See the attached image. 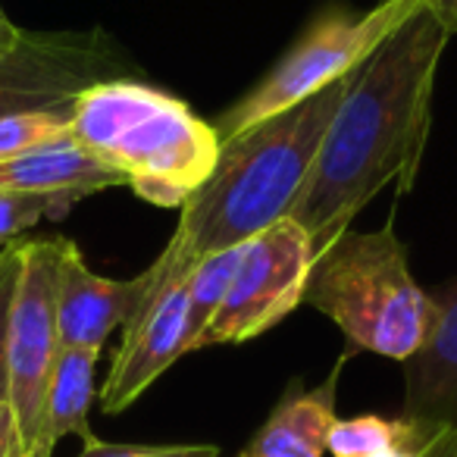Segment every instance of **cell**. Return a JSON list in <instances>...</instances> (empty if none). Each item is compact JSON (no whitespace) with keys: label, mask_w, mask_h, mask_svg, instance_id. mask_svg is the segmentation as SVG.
I'll return each instance as SVG.
<instances>
[{"label":"cell","mask_w":457,"mask_h":457,"mask_svg":"<svg viewBox=\"0 0 457 457\" xmlns=\"http://www.w3.org/2000/svg\"><path fill=\"white\" fill-rule=\"evenodd\" d=\"M448 29L432 10L413 16L354 76L332 113L292 220L323 254L354 216L395 185L413 188L432 129V97Z\"/></svg>","instance_id":"obj_1"},{"label":"cell","mask_w":457,"mask_h":457,"mask_svg":"<svg viewBox=\"0 0 457 457\" xmlns=\"http://www.w3.org/2000/svg\"><path fill=\"white\" fill-rule=\"evenodd\" d=\"M354 76L222 141L216 170L185 201L182 220L166 245L182 267L191 270V263L213 251L251 242L292 213L326 126Z\"/></svg>","instance_id":"obj_2"},{"label":"cell","mask_w":457,"mask_h":457,"mask_svg":"<svg viewBox=\"0 0 457 457\" xmlns=\"http://www.w3.org/2000/svg\"><path fill=\"white\" fill-rule=\"evenodd\" d=\"M70 132L154 207L182 210L222 151L216 126L182 97L126 76L85 88L70 110Z\"/></svg>","instance_id":"obj_3"},{"label":"cell","mask_w":457,"mask_h":457,"mask_svg":"<svg viewBox=\"0 0 457 457\" xmlns=\"http://www.w3.org/2000/svg\"><path fill=\"white\" fill-rule=\"evenodd\" d=\"M304 301L342 329L348 351L411 361L436 323V298L413 279L395 226L345 228L317 254Z\"/></svg>","instance_id":"obj_4"},{"label":"cell","mask_w":457,"mask_h":457,"mask_svg":"<svg viewBox=\"0 0 457 457\" xmlns=\"http://www.w3.org/2000/svg\"><path fill=\"white\" fill-rule=\"evenodd\" d=\"M423 10H429V0H379L370 10L329 7L320 13L282 54L279 63L213 122L220 141L236 138L270 116L286 113L307 97L354 76L398 29Z\"/></svg>","instance_id":"obj_5"},{"label":"cell","mask_w":457,"mask_h":457,"mask_svg":"<svg viewBox=\"0 0 457 457\" xmlns=\"http://www.w3.org/2000/svg\"><path fill=\"white\" fill-rule=\"evenodd\" d=\"M57 261L60 238L22 242L20 282L7 336V411L13 426L10 457H54L47 436V386L57 361Z\"/></svg>","instance_id":"obj_6"},{"label":"cell","mask_w":457,"mask_h":457,"mask_svg":"<svg viewBox=\"0 0 457 457\" xmlns=\"http://www.w3.org/2000/svg\"><path fill=\"white\" fill-rule=\"evenodd\" d=\"M313 263L317 251L292 216L245 242L236 279L191 351L245 345L276 329L295 307L304 304Z\"/></svg>","instance_id":"obj_7"},{"label":"cell","mask_w":457,"mask_h":457,"mask_svg":"<svg viewBox=\"0 0 457 457\" xmlns=\"http://www.w3.org/2000/svg\"><path fill=\"white\" fill-rule=\"evenodd\" d=\"M185 273L188 267H182L166 248L145 270V288L122 323V342L97 395L104 413H122L132 407L179 357L191 354L195 329Z\"/></svg>","instance_id":"obj_8"},{"label":"cell","mask_w":457,"mask_h":457,"mask_svg":"<svg viewBox=\"0 0 457 457\" xmlns=\"http://www.w3.org/2000/svg\"><path fill=\"white\" fill-rule=\"evenodd\" d=\"M120 47L101 32H26L0 57V116L66 113L85 88L120 79Z\"/></svg>","instance_id":"obj_9"},{"label":"cell","mask_w":457,"mask_h":457,"mask_svg":"<svg viewBox=\"0 0 457 457\" xmlns=\"http://www.w3.org/2000/svg\"><path fill=\"white\" fill-rule=\"evenodd\" d=\"M145 288V273L135 279H107L85 263L70 238H60L57 261V338L60 348H97L132 313Z\"/></svg>","instance_id":"obj_10"},{"label":"cell","mask_w":457,"mask_h":457,"mask_svg":"<svg viewBox=\"0 0 457 457\" xmlns=\"http://www.w3.org/2000/svg\"><path fill=\"white\" fill-rule=\"evenodd\" d=\"M432 298L438 307L436 323L423 348L404 361L401 417L426 429H448L457 426V279Z\"/></svg>","instance_id":"obj_11"},{"label":"cell","mask_w":457,"mask_h":457,"mask_svg":"<svg viewBox=\"0 0 457 457\" xmlns=\"http://www.w3.org/2000/svg\"><path fill=\"white\" fill-rule=\"evenodd\" d=\"M348 357L351 351H345L320 386L307 388L301 379H295L236 457H326L329 432L338 420V379Z\"/></svg>","instance_id":"obj_12"},{"label":"cell","mask_w":457,"mask_h":457,"mask_svg":"<svg viewBox=\"0 0 457 457\" xmlns=\"http://www.w3.org/2000/svg\"><path fill=\"white\" fill-rule=\"evenodd\" d=\"M113 185H126V179L72 138L0 163V188L57 197L66 204H79Z\"/></svg>","instance_id":"obj_13"},{"label":"cell","mask_w":457,"mask_h":457,"mask_svg":"<svg viewBox=\"0 0 457 457\" xmlns=\"http://www.w3.org/2000/svg\"><path fill=\"white\" fill-rule=\"evenodd\" d=\"M97 361H101V351L97 348L57 351L51 386H47V436H51L54 448L66 436H79L82 442L95 438L88 413L97 395Z\"/></svg>","instance_id":"obj_14"},{"label":"cell","mask_w":457,"mask_h":457,"mask_svg":"<svg viewBox=\"0 0 457 457\" xmlns=\"http://www.w3.org/2000/svg\"><path fill=\"white\" fill-rule=\"evenodd\" d=\"M242 251H245V245L213 251V254L191 263V270L185 273V295H188L195 338L201 336V329L210 323L216 307H220L222 298H226L228 286H232V279H236V273H238V263H242Z\"/></svg>","instance_id":"obj_15"},{"label":"cell","mask_w":457,"mask_h":457,"mask_svg":"<svg viewBox=\"0 0 457 457\" xmlns=\"http://www.w3.org/2000/svg\"><path fill=\"white\" fill-rule=\"evenodd\" d=\"M70 116L66 113H13L0 116V163L16 160L29 151L70 141Z\"/></svg>","instance_id":"obj_16"},{"label":"cell","mask_w":457,"mask_h":457,"mask_svg":"<svg viewBox=\"0 0 457 457\" xmlns=\"http://www.w3.org/2000/svg\"><path fill=\"white\" fill-rule=\"evenodd\" d=\"M70 207L72 204L57 201V197L0 188V245L16 242V236L35 228L41 220H60L70 213Z\"/></svg>","instance_id":"obj_17"},{"label":"cell","mask_w":457,"mask_h":457,"mask_svg":"<svg viewBox=\"0 0 457 457\" xmlns=\"http://www.w3.org/2000/svg\"><path fill=\"white\" fill-rule=\"evenodd\" d=\"M20 263H22V242L0 245V401L7 395V336H10V311H13L16 282H20Z\"/></svg>","instance_id":"obj_18"},{"label":"cell","mask_w":457,"mask_h":457,"mask_svg":"<svg viewBox=\"0 0 457 457\" xmlns=\"http://www.w3.org/2000/svg\"><path fill=\"white\" fill-rule=\"evenodd\" d=\"M76 457H222L216 445H116L88 438Z\"/></svg>","instance_id":"obj_19"},{"label":"cell","mask_w":457,"mask_h":457,"mask_svg":"<svg viewBox=\"0 0 457 457\" xmlns=\"http://www.w3.org/2000/svg\"><path fill=\"white\" fill-rule=\"evenodd\" d=\"M22 35H26V29L16 26V22L7 16V10L0 7V57L13 51V47L22 41Z\"/></svg>","instance_id":"obj_20"},{"label":"cell","mask_w":457,"mask_h":457,"mask_svg":"<svg viewBox=\"0 0 457 457\" xmlns=\"http://www.w3.org/2000/svg\"><path fill=\"white\" fill-rule=\"evenodd\" d=\"M429 10L448 29V35H457V0H429Z\"/></svg>","instance_id":"obj_21"},{"label":"cell","mask_w":457,"mask_h":457,"mask_svg":"<svg viewBox=\"0 0 457 457\" xmlns=\"http://www.w3.org/2000/svg\"><path fill=\"white\" fill-rule=\"evenodd\" d=\"M432 457H457V426L438 432L436 445H432Z\"/></svg>","instance_id":"obj_22"},{"label":"cell","mask_w":457,"mask_h":457,"mask_svg":"<svg viewBox=\"0 0 457 457\" xmlns=\"http://www.w3.org/2000/svg\"><path fill=\"white\" fill-rule=\"evenodd\" d=\"M10 445H13V426H10V411L0 401V457H10Z\"/></svg>","instance_id":"obj_23"}]
</instances>
